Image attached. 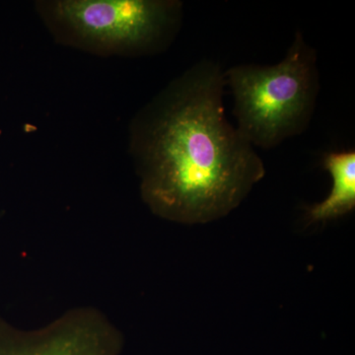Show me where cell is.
I'll list each match as a JSON object with an SVG mask.
<instances>
[{"mask_svg": "<svg viewBox=\"0 0 355 355\" xmlns=\"http://www.w3.org/2000/svg\"><path fill=\"white\" fill-rule=\"evenodd\" d=\"M224 72L202 60L133 116L128 153L140 195L161 218L207 223L230 214L266 175L254 146L224 113Z\"/></svg>", "mask_w": 355, "mask_h": 355, "instance_id": "obj_1", "label": "cell"}, {"mask_svg": "<svg viewBox=\"0 0 355 355\" xmlns=\"http://www.w3.org/2000/svg\"><path fill=\"white\" fill-rule=\"evenodd\" d=\"M324 166L331 173L333 187L326 200L308 210L312 222L333 220L355 207V151L327 153Z\"/></svg>", "mask_w": 355, "mask_h": 355, "instance_id": "obj_5", "label": "cell"}, {"mask_svg": "<svg viewBox=\"0 0 355 355\" xmlns=\"http://www.w3.org/2000/svg\"><path fill=\"white\" fill-rule=\"evenodd\" d=\"M0 355H97L76 324L57 317L44 326L22 329L0 317Z\"/></svg>", "mask_w": 355, "mask_h": 355, "instance_id": "obj_4", "label": "cell"}, {"mask_svg": "<svg viewBox=\"0 0 355 355\" xmlns=\"http://www.w3.org/2000/svg\"><path fill=\"white\" fill-rule=\"evenodd\" d=\"M35 9L55 43L99 57L164 51L183 20L178 0H40Z\"/></svg>", "mask_w": 355, "mask_h": 355, "instance_id": "obj_2", "label": "cell"}, {"mask_svg": "<svg viewBox=\"0 0 355 355\" xmlns=\"http://www.w3.org/2000/svg\"><path fill=\"white\" fill-rule=\"evenodd\" d=\"M234 97L237 130L253 146L270 149L309 125L319 93L316 51L297 33L282 62L243 64L224 72Z\"/></svg>", "mask_w": 355, "mask_h": 355, "instance_id": "obj_3", "label": "cell"}]
</instances>
